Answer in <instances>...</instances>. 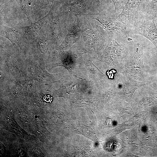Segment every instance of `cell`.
<instances>
[{
	"mask_svg": "<svg viewBox=\"0 0 157 157\" xmlns=\"http://www.w3.org/2000/svg\"><path fill=\"white\" fill-rule=\"evenodd\" d=\"M150 0H127L122 10L116 18L130 31L144 19L147 6Z\"/></svg>",
	"mask_w": 157,
	"mask_h": 157,
	"instance_id": "obj_1",
	"label": "cell"
},
{
	"mask_svg": "<svg viewBox=\"0 0 157 157\" xmlns=\"http://www.w3.org/2000/svg\"><path fill=\"white\" fill-rule=\"evenodd\" d=\"M102 28L109 34L110 37H124L127 36L129 31L126 26L116 17L104 18L95 17Z\"/></svg>",
	"mask_w": 157,
	"mask_h": 157,
	"instance_id": "obj_2",
	"label": "cell"
},
{
	"mask_svg": "<svg viewBox=\"0 0 157 157\" xmlns=\"http://www.w3.org/2000/svg\"><path fill=\"white\" fill-rule=\"evenodd\" d=\"M155 19L153 18L151 20L144 19L130 31L144 37L157 47V28Z\"/></svg>",
	"mask_w": 157,
	"mask_h": 157,
	"instance_id": "obj_3",
	"label": "cell"
},
{
	"mask_svg": "<svg viewBox=\"0 0 157 157\" xmlns=\"http://www.w3.org/2000/svg\"><path fill=\"white\" fill-rule=\"evenodd\" d=\"M126 53L125 48L113 38L110 37L104 52V56L115 62H119L121 64Z\"/></svg>",
	"mask_w": 157,
	"mask_h": 157,
	"instance_id": "obj_4",
	"label": "cell"
},
{
	"mask_svg": "<svg viewBox=\"0 0 157 157\" xmlns=\"http://www.w3.org/2000/svg\"><path fill=\"white\" fill-rule=\"evenodd\" d=\"M143 49L142 47L136 48L132 57L130 63V69L133 73L142 75L143 73Z\"/></svg>",
	"mask_w": 157,
	"mask_h": 157,
	"instance_id": "obj_5",
	"label": "cell"
},
{
	"mask_svg": "<svg viewBox=\"0 0 157 157\" xmlns=\"http://www.w3.org/2000/svg\"><path fill=\"white\" fill-rule=\"evenodd\" d=\"M146 13L157 18V0H151L149 2L146 8Z\"/></svg>",
	"mask_w": 157,
	"mask_h": 157,
	"instance_id": "obj_6",
	"label": "cell"
},
{
	"mask_svg": "<svg viewBox=\"0 0 157 157\" xmlns=\"http://www.w3.org/2000/svg\"><path fill=\"white\" fill-rule=\"evenodd\" d=\"M142 85L143 84L141 82L131 81L125 84L124 86L125 91L126 92L128 91V92L133 93L138 88Z\"/></svg>",
	"mask_w": 157,
	"mask_h": 157,
	"instance_id": "obj_7",
	"label": "cell"
},
{
	"mask_svg": "<svg viewBox=\"0 0 157 157\" xmlns=\"http://www.w3.org/2000/svg\"><path fill=\"white\" fill-rule=\"evenodd\" d=\"M114 3L115 7V10L116 11L117 10L121 9L120 7L119 0H112Z\"/></svg>",
	"mask_w": 157,
	"mask_h": 157,
	"instance_id": "obj_8",
	"label": "cell"
},
{
	"mask_svg": "<svg viewBox=\"0 0 157 157\" xmlns=\"http://www.w3.org/2000/svg\"><path fill=\"white\" fill-rule=\"evenodd\" d=\"M151 86L153 89L157 92V78L152 80Z\"/></svg>",
	"mask_w": 157,
	"mask_h": 157,
	"instance_id": "obj_9",
	"label": "cell"
},
{
	"mask_svg": "<svg viewBox=\"0 0 157 157\" xmlns=\"http://www.w3.org/2000/svg\"><path fill=\"white\" fill-rule=\"evenodd\" d=\"M52 99V97L49 95H46L43 97V100L47 102H51Z\"/></svg>",
	"mask_w": 157,
	"mask_h": 157,
	"instance_id": "obj_10",
	"label": "cell"
},
{
	"mask_svg": "<svg viewBox=\"0 0 157 157\" xmlns=\"http://www.w3.org/2000/svg\"><path fill=\"white\" fill-rule=\"evenodd\" d=\"M120 6L121 9H122L125 4L126 2L125 0H119Z\"/></svg>",
	"mask_w": 157,
	"mask_h": 157,
	"instance_id": "obj_11",
	"label": "cell"
},
{
	"mask_svg": "<svg viewBox=\"0 0 157 157\" xmlns=\"http://www.w3.org/2000/svg\"><path fill=\"white\" fill-rule=\"evenodd\" d=\"M49 4H51L53 3L54 0H47Z\"/></svg>",
	"mask_w": 157,
	"mask_h": 157,
	"instance_id": "obj_12",
	"label": "cell"
},
{
	"mask_svg": "<svg viewBox=\"0 0 157 157\" xmlns=\"http://www.w3.org/2000/svg\"><path fill=\"white\" fill-rule=\"evenodd\" d=\"M155 117L156 118V120L157 121V107L156 108V110H155Z\"/></svg>",
	"mask_w": 157,
	"mask_h": 157,
	"instance_id": "obj_13",
	"label": "cell"
}]
</instances>
